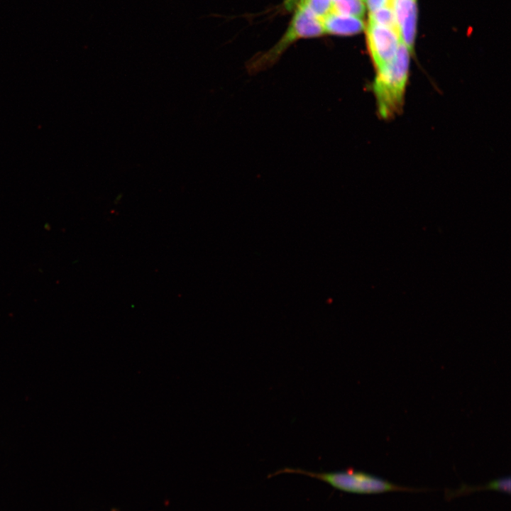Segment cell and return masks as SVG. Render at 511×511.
<instances>
[{
    "label": "cell",
    "mask_w": 511,
    "mask_h": 511,
    "mask_svg": "<svg viewBox=\"0 0 511 511\" xmlns=\"http://www.w3.org/2000/svg\"><path fill=\"white\" fill-rule=\"evenodd\" d=\"M410 52L401 42L391 61L377 70L373 89L379 114L388 119L402 108L407 82Z\"/></svg>",
    "instance_id": "6da1fadb"
},
{
    "label": "cell",
    "mask_w": 511,
    "mask_h": 511,
    "mask_svg": "<svg viewBox=\"0 0 511 511\" xmlns=\"http://www.w3.org/2000/svg\"><path fill=\"white\" fill-rule=\"evenodd\" d=\"M280 473L302 474L330 485L334 488L355 494H378L392 491L422 492L427 489L410 488L391 483L378 476L353 469L333 472H314L300 468H285L270 476Z\"/></svg>",
    "instance_id": "7a4b0ae2"
},
{
    "label": "cell",
    "mask_w": 511,
    "mask_h": 511,
    "mask_svg": "<svg viewBox=\"0 0 511 511\" xmlns=\"http://www.w3.org/2000/svg\"><path fill=\"white\" fill-rule=\"evenodd\" d=\"M325 34L322 20L308 7L298 3L289 27L280 40L267 52L255 57L249 63L251 72L261 71L272 66L296 40Z\"/></svg>",
    "instance_id": "3957f363"
},
{
    "label": "cell",
    "mask_w": 511,
    "mask_h": 511,
    "mask_svg": "<svg viewBox=\"0 0 511 511\" xmlns=\"http://www.w3.org/2000/svg\"><path fill=\"white\" fill-rule=\"evenodd\" d=\"M366 37L369 53L376 70L392 60L401 43L398 31L369 19Z\"/></svg>",
    "instance_id": "277c9868"
},
{
    "label": "cell",
    "mask_w": 511,
    "mask_h": 511,
    "mask_svg": "<svg viewBox=\"0 0 511 511\" xmlns=\"http://www.w3.org/2000/svg\"><path fill=\"white\" fill-rule=\"evenodd\" d=\"M401 42L410 53L414 50L416 38L417 0H390Z\"/></svg>",
    "instance_id": "5b68a950"
},
{
    "label": "cell",
    "mask_w": 511,
    "mask_h": 511,
    "mask_svg": "<svg viewBox=\"0 0 511 511\" xmlns=\"http://www.w3.org/2000/svg\"><path fill=\"white\" fill-rule=\"evenodd\" d=\"M322 20L325 34L352 35L365 28L362 18L334 11H330Z\"/></svg>",
    "instance_id": "8992f818"
},
{
    "label": "cell",
    "mask_w": 511,
    "mask_h": 511,
    "mask_svg": "<svg viewBox=\"0 0 511 511\" xmlns=\"http://www.w3.org/2000/svg\"><path fill=\"white\" fill-rule=\"evenodd\" d=\"M480 490H495L510 493V478L504 477L501 478H498L495 480H493L485 484L480 485V486H471L466 484H462L461 487L456 490H446L445 491V498L447 500H451L456 496L469 494L473 491Z\"/></svg>",
    "instance_id": "52a82bcc"
},
{
    "label": "cell",
    "mask_w": 511,
    "mask_h": 511,
    "mask_svg": "<svg viewBox=\"0 0 511 511\" xmlns=\"http://www.w3.org/2000/svg\"><path fill=\"white\" fill-rule=\"evenodd\" d=\"M331 9L330 11L351 15L363 18L365 13L363 0H331Z\"/></svg>",
    "instance_id": "ba28073f"
},
{
    "label": "cell",
    "mask_w": 511,
    "mask_h": 511,
    "mask_svg": "<svg viewBox=\"0 0 511 511\" xmlns=\"http://www.w3.org/2000/svg\"><path fill=\"white\" fill-rule=\"evenodd\" d=\"M368 19L378 24L398 31L395 14L390 5L370 13Z\"/></svg>",
    "instance_id": "9c48e42d"
},
{
    "label": "cell",
    "mask_w": 511,
    "mask_h": 511,
    "mask_svg": "<svg viewBox=\"0 0 511 511\" xmlns=\"http://www.w3.org/2000/svg\"><path fill=\"white\" fill-rule=\"evenodd\" d=\"M298 3L308 7L321 19L331 9V0H299Z\"/></svg>",
    "instance_id": "30bf717a"
},
{
    "label": "cell",
    "mask_w": 511,
    "mask_h": 511,
    "mask_svg": "<svg viewBox=\"0 0 511 511\" xmlns=\"http://www.w3.org/2000/svg\"><path fill=\"white\" fill-rule=\"evenodd\" d=\"M365 6H366L370 11L374 12L384 6L390 5V0H363Z\"/></svg>",
    "instance_id": "8fae6325"
}]
</instances>
